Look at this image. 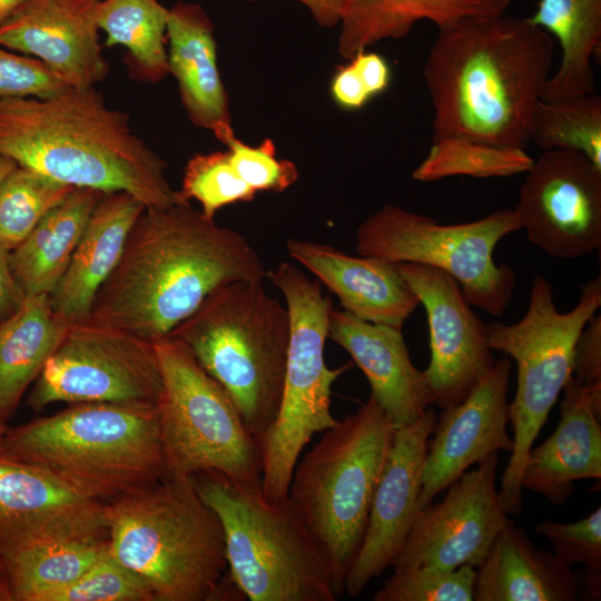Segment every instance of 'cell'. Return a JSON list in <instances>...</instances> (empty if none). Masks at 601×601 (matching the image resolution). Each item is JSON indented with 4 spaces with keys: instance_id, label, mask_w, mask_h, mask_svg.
<instances>
[{
    "instance_id": "cell-18",
    "label": "cell",
    "mask_w": 601,
    "mask_h": 601,
    "mask_svg": "<svg viewBox=\"0 0 601 601\" xmlns=\"http://www.w3.org/2000/svg\"><path fill=\"white\" fill-rule=\"evenodd\" d=\"M511 358L495 361L460 403L442 411L428 439L420 508L430 504L470 466L500 451L512 452L508 433Z\"/></svg>"
},
{
    "instance_id": "cell-29",
    "label": "cell",
    "mask_w": 601,
    "mask_h": 601,
    "mask_svg": "<svg viewBox=\"0 0 601 601\" xmlns=\"http://www.w3.org/2000/svg\"><path fill=\"white\" fill-rule=\"evenodd\" d=\"M51 308L49 295L27 296L0 322V420L8 422L32 382L70 328Z\"/></svg>"
},
{
    "instance_id": "cell-13",
    "label": "cell",
    "mask_w": 601,
    "mask_h": 601,
    "mask_svg": "<svg viewBox=\"0 0 601 601\" xmlns=\"http://www.w3.org/2000/svg\"><path fill=\"white\" fill-rule=\"evenodd\" d=\"M161 374L154 342L89 322L72 324L28 395L40 412L55 402L157 403Z\"/></svg>"
},
{
    "instance_id": "cell-21",
    "label": "cell",
    "mask_w": 601,
    "mask_h": 601,
    "mask_svg": "<svg viewBox=\"0 0 601 601\" xmlns=\"http://www.w3.org/2000/svg\"><path fill=\"white\" fill-rule=\"evenodd\" d=\"M560 420L554 432L531 447L521 487L564 503L579 480H601V382L585 385L571 376L562 390Z\"/></svg>"
},
{
    "instance_id": "cell-7",
    "label": "cell",
    "mask_w": 601,
    "mask_h": 601,
    "mask_svg": "<svg viewBox=\"0 0 601 601\" xmlns=\"http://www.w3.org/2000/svg\"><path fill=\"white\" fill-rule=\"evenodd\" d=\"M396 427L375 398L337 420L299 456L287 499L304 521L338 594L364 540Z\"/></svg>"
},
{
    "instance_id": "cell-31",
    "label": "cell",
    "mask_w": 601,
    "mask_h": 601,
    "mask_svg": "<svg viewBox=\"0 0 601 601\" xmlns=\"http://www.w3.org/2000/svg\"><path fill=\"white\" fill-rule=\"evenodd\" d=\"M108 552V539L52 541L0 552L1 601H47Z\"/></svg>"
},
{
    "instance_id": "cell-45",
    "label": "cell",
    "mask_w": 601,
    "mask_h": 601,
    "mask_svg": "<svg viewBox=\"0 0 601 601\" xmlns=\"http://www.w3.org/2000/svg\"><path fill=\"white\" fill-rule=\"evenodd\" d=\"M255 1V0H247ZM305 4L322 27L338 24L346 0H296Z\"/></svg>"
},
{
    "instance_id": "cell-19",
    "label": "cell",
    "mask_w": 601,
    "mask_h": 601,
    "mask_svg": "<svg viewBox=\"0 0 601 601\" xmlns=\"http://www.w3.org/2000/svg\"><path fill=\"white\" fill-rule=\"evenodd\" d=\"M105 506L35 466L0 455V552L108 539Z\"/></svg>"
},
{
    "instance_id": "cell-42",
    "label": "cell",
    "mask_w": 601,
    "mask_h": 601,
    "mask_svg": "<svg viewBox=\"0 0 601 601\" xmlns=\"http://www.w3.org/2000/svg\"><path fill=\"white\" fill-rule=\"evenodd\" d=\"M68 87L40 60L0 45V99L46 98Z\"/></svg>"
},
{
    "instance_id": "cell-49",
    "label": "cell",
    "mask_w": 601,
    "mask_h": 601,
    "mask_svg": "<svg viewBox=\"0 0 601 601\" xmlns=\"http://www.w3.org/2000/svg\"><path fill=\"white\" fill-rule=\"evenodd\" d=\"M0 601H1V590H0Z\"/></svg>"
},
{
    "instance_id": "cell-6",
    "label": "cell",
    "mask_w": 601,
    "mask_h": 601,
    "mask_svg": "<svg viewBox=\"0 0 601 601\" xmlns=\"http://www.w3.org/2000/svg\"><path fill=\"white\" fill-rule=\"evenodd\" d=\"M263 282L218 288L167 335L220 384L257 443L279 410L289 342L287 307Z\"/></svg>"
},
{
    "instance_id": "cell-5",
    "label": "cell",
    "mask_w": 601,
    "mask_h": 601,
    "mask_svg": "<svg viewBox=\"0 0 601 601\" xmlns=\"http://www.w3.org/2000/svg\"><path fill=\"white\" fill-rule=\"evenodd\" d=\"M105 510L110 554L156 601L246 600L228 573L221 523L194 477L168 476Z\"/></svg>"
},
{
    "instance_id": "cell-44",
    "label": "cell",
    "mask_w": 601,
    "mask_h": 601,
    "mask_svg": "<svg viewBox=\"0 0 601 601\" xmlns=\"http://www.w3.org/2000/svg\"><path fill=\"white\" fill-rule=\"evenodd\" d=\"M26 297L12 276L9 252L0 248V322L12 316Z\"/></svg>"
},
{
    "instance_id": "cell-4",
    "label": "cell",
    "mask_w": 601,
    "mask_h": 601,
    "mask_svg": "<svg viewBox=\"0 0 601 601\" xmlns=\"http://www.w3.org/2000/svg\"><path fill=\"white\" fill-rule=\"evenodd\" d=\"M0 455L104 504L169 476L156 403H75L8 428Z\"/></svg>"
},
{
    "instance_id": "cell-34",
    "label": "cell",
    "mask_w": 601,
    "mask_h": 601,
    "mask_svg": "<svg viewBox=\"0 0 601 601\" xmlns=\"http://www.w3.org/2000/svg\"><path fill=\"white\" fill-rule=\"evenodd\" d=\"M534 159L525 149L496 146L464 137L433 140L425 158L413 170L415 180L431 183L452 176L474 178L525 174Z\"/></svg>"
},
{
    "instance_id": "cell-39",
    "label": "cell",
    "mask_w": 601,
    "mask_h": 601,
    "mask_svg": "<svg viewBox=\"0 0 601 601\" xmlns=\"http://www.w3.org/2000/svg\"><path fill=\"white\" fill-rule=\"evenodd\" d=\"M47 601H156L149 585L108 552Z\"/></svg>"
},
{
    "instance_id": "cell-14",
    "label": "cell",
    "mask_w": 601,
    "mask_h": 601,
    "mask_svg": "<svg viewBox=\"0 0 601 601\" xmlns=\"http://www.w3.org/2000/svg\"><path fill=\"white\" fill-rule=\"evenodd\" d=\"M514 209L528 239L560 259L601 247V168L577 150H544L534 159Z\"/></svg>"
},
{
    "instance_id": "cell-35",
    "label": "cell",
    "mask_w": 601,
    "mask_h": 601,
    "mask_svg": "<svg viewBox=\"0 0 601 601\" xmlns=\"http://www.w3.org/2000/svg\"><path fill=\"white\" fill-rule=\"evenodd\" d=\"M75 188L18 165L0 189V248L18 247Z\"/></svg>"
},
{
    "instance_id": "cell-10",
    "label": "cell",
    "mask_w": 601,
    "mask_h": 601,
    "mask_svg": "<svg viewBox=\"0 0 601 601\" xmlns=\"http://www.w3.org/2000/svg\"><path fill=\"white\" fill-rule=\"evenodd\" d=\"M267 276L285 297L289 314V342L283 395L277 416L259 441L262 493L279 503L288 495L295 465L316 433L336 423L331 412L333 383L352 367H327L324 346L333 303L318 280L283 262Z\"/></svg>"
},
{
    "instance_id": "cell-38",
    "label": "cell",
    "mask_w": 601,
    "mask_h": 601,
    "mask_svg": "<svg viewBox=\"0 0 601 601\" xmlns=\"http://www.w3.org/2000/svg\"><path fill=\"white\" fill-rule=\"evenodd\" d=\"M476 570L462 565L454 570L394 569L373 601H474Z\"/></svg>"
},
{
    "instance_id": "cell-3",
    "label": "cell",
    "mask_w": 601,
    "mask_h": 601,
    "mask_svg": "<svg viewBox=\"0 0 601 601\" xmlns=\"http://www.w3.org/2000/svg\"><path fill=\"white\" fill-rule=\"evenodd\" d=\"M0 154L72 187L129 193L146 207L186 203L167 162L95 87L0 99Z\"/></svg>"
},
{
    "instance_id": "cell-26",
    "label": "cell",
    "mask_w": 601,
    "mask_h": 601,
    "mask_svg": "<svg viewBox=\"0 0 601 601\" xmlns=\"http://www.w3.org/2000/svg\"><path fill=\"white\" fill-rule=\"evenodd\" d=\"M477 568L475 601H574L579 595L572 566L538 548L515 523L497 534Z\"/></svg>"
},
{
    "instance_id": "cell-15",
    "label": "cell",
    "mask_w": 601,
    "mask_h": 601,
    "mask_svg": "<svg viewBox=\"0 0 601 601\" xmlns=\"http://www.w3.org/2000/svg\"><path fill=\"white\" fill-rule=\"evenodd\" d=\"M497 465V453L487 456L453 482L443 500L422 508L393 569L479 566L497 534L514 523L496 489Z\"/></svg>"
},
{
    "instance_id": "cell-48",
    "label": "cell",
    "mask_w": 601,
    "mask_h": 601,
    "mask_svg": "<svg viewBox=\"0 0 601 601\" xmlns=\"http://www.w3.org/2000/svg\"><path fill=\"white\" fill-rule=\"evenodd\" d=\"M7 427H8V426H7V423L0 420V437H1V435L4 433V431L7 430Z\"/></svg>"
},
{
    "instance_id": "cell-43",
    "label": "cell",
    "mask_w": 601,
    "mask_h": 601,
    "mask_svg": "<svg viewBox=\"0 0 601 601\" xmlns=\"http://www.w3.org/2000/svg\"><path fill=\"white\" fill-rule=\"evenodd\" d=\"M572 376L585 385L601 382V316L590 317L579 334L572 362Z\"/></svg>"
},
{
    "instance_id": "cell-8",
    "label": "cell",
    "mask_w": 601,
    "mask_h": 601,
    "mask_svg": "<svg viewBox=\"0 0 601 601\" xmlns=\"http://www.w3.org/2000/svg\"><path fill=\"white\" fill-rule=\"evenodd\" d=\"M224 531L228 573L249 601H335L333 577L304 521L286 497L267 501L262 491L224 475L193 476Z\"/></svg>"
},
{
    "instance_id": "cell-33",
    "label": "cell",
    "mask_w": 601,
    "mask_h": 601,
    "mask_svg": "<svg viewBox=\"0 0 601 601\" xmlns=\"http://www.w3.org/2000/svg\"><path fill=\"white\" fill-rule=\"evenodd\" d=\"M530 141L543 150L580 151L601 168L600 95L540 99L531 118Z\"/></svg>"
},
{
    "instance_id": "cell-1",
    "label": "cell",
    "mask_w": 601,
    "mask_h": 601,
    "mask_svg": "<svg viewBox=\"0 0 601 601\" xmlns=\"http://www.w3.org/2000/svg\"><path fill=\"white\" fill-rule=\"evenodd\" d=\"M266 276L245 235L217 225L189 201L146 207L85 321L154 342L218 288Z\"/></svg>"
},
{
    "instance_id": "cell-32",
    "label": "cell",
    "mask_w": 601,
    "mask_h": 601,
    "mask_svg": "<svg viewBox=\"0 0 601 601\" xmlns=\"http://www.w3.org/2000/svg\"><path fill=\"white\" fill-rule=\"evenodd\" d=\"M169 9L157 0H102L97 23L106 35V46L126 48L125 63L130 77L156 83L169 75L167 21Z\"/></svg>"
},
{
    "instance_id": "cell-40",
    "label": "cell",
    "mask_w": 601,
    "mask_h": 601,
    "mask_svg": "<svg viewBox=\"0 0 601 601\" xmlns=\"http://www.w3.org/2000/svg\"><path fill=\"white\" fill-rule=\"evenodd\" d=\"M347 60L335 70L329 91L338 107L356 111L387 90L392 69L385 57L367 49Z\"/></svg>"
},
{
    "instance_id": "cell-41",
    "label": "cell",
    "mask_w": 601,
    "mask_h": 601,
    "mask_svg": "<svg viewBox=\"0 0 601 601\" xmlns=\"http://www.w3.org/2000/svg\"><path fill=\"white\" fill-rule=\"evenodd\" d=\"M225 146L236 173L256 193H282L298 179L296 165L279 159L275 144L268 138L252 146L234 136Z\"/></svg>"
},
{
    "instance_id": "cell-11",
    "label": "cell",
    "mask_w": 601,
    "mask_h": 601,
    "mask_svg": "<svg viewBox=\"0 0 601 601\" xmlns=\"http://www.w3.org/2000/svg\"><path fill=\"white\" fill-rule=\"evenodd\" d=\"M154 346L161 374L156 404L169 476L215 472L262 491L258 443L226 391L180 341L165 336Z\"/></svg>"
},
{
    "instance_id": "cell-22",
    "label": "cell",
    "mask_w": 601,
    "mask_h": 601,
    "mask_svg": "<svg viewBox=\"0 0 601 601\" xmlns=\"http://www.w3.org/2000/svg\"><path fill=\"white\" fill-rule=\"evenodd\" d=\"M328 337L361 368L371 395L396 428L414 423L433 404L424 373L413 364L402 329L333 308Z\"/></svg>"
},
{
    "instance_id": "cell-28",
    "label": "cell",
    "mask_w": 601,
    "mask_h": 601,
    "mask_svg": "<svg viewBox=\"0 0 601 601\" xmlns=\"http://www.w3.org/2000/svg\"><path fill=\"white\" fill-rule=\"evenodd\" d=\"M101 195L76 187L9 253L12 276L26 296L49 295L55 289Z\"/></svg>"
},
{
    "instance_id": "cell-37",
    "label": "cell",
    "mask_w": 601,
    "mask_h": 601,
    "mask_svg": "<svg viewBox=\"0 0 601 601\" xmlns=\"http://www.w3.org/2000/svg\"><path fill=\"white\" fill-rule=\"evenodd\" d=\"M534 531L551 542L556 558L571 566L584 568L578 577L579 582H583L594 599H600L601 508L573 523L540 522Z\"/></svg>"
},
{
    "instance_id": "cell-2",
    "label": "cell",
    "mask_w": 601,
    "mask_h": 601,
    "mask_svg": "<svg viewBox=\"0 0 601 601\" xmlns=\"http://www.w3.org/2000/svg\"><path fill=\"white\" fill-rule=\"evenodd\" d=\"M553 56L552 36L528 18L501 13L440 28L423 68L433 140L526 149Z\"/></svg>"
},
{
    "instance_id": "cell-20",
    "label": "cell",
    "mask_w": 601,
    "mask_h": 601,
    "mask_svg": "<svg viewBox=\"0 0 601 601\" xmlns=\"http://www.w3.org/2000/svg\"><path fill=\"white\" fill-rule=\"evenodd\" d=\"M99 1L27 0L0 23V45L40 60L68 87H95L109 71L99 41Z\"/></svg>"
},
{
    "instance_id": "cell-25",
    "label": "cell",
    "mask_w": 601,
    "mask_h": 601,
    "mask_svg": "<svg viewBox=\"0 0 601 601\" xmlns=\"http://www.w3.org/2000/svg\"><path fill=\"white\" fill-rule=\"evenodd\" d=\"M146 206L126 191L102 193L71 260L49 294L52 311L66 323L83 322L93 298L115 269L127 235Z\"/></svg>"
},
{
    "instance_id": "cell-16",
    "label": "cell",
    "mask_w": 601,
    "mask_h": 601,
    "mask_svg": "<svg viewBox=\"0 0 601 601\" xmlns=\"http://www.w3.org/2000/svg\"><path fill=\"white\" fill-rule=\"evenodd\" d=\"M426 312L431 359L423 371L433 404L460 403L493 366L486 324L471 308L459 283L423 264H395Z\"/></svg>"
},
{
    "instance_id": "cell-30",
    "label": "cell",
    "mask_w": 601,
    "mask_h": 601,
    "mask_svg": "<svg viewBox=\"0 0 601 601\" xmlns=\"http://www.w3.org/2000/svg\"><path fill=\"white\" fill-rule=\"evenodd\" d=\"M528 20L553 35L562 50L560 65L546 80L541 99L597 92L591 60L600 57L601 0H540Z\"/></svg>"
},
{
    "instance_id": "cell-17",
    "label": "cell",
    "mask_w": 601,
    "mask_h": 601,
    "mask_svg": "<svg viewBox=\"0 0 601 601\" xmlns=\"http://www.w3.org/2000/svg\"><path fill=\"white\" fill-rule=\"evenodd\" d=\"M437 416L431 406L414 423L395 430L385 466L373 495L367 528L344 591L359 595L392 566L421 510L418 499L428 439Z\"/></svg>"
},
{
    "instance_id": "cell-36",
    "label": "cell",
    "mask_w": 601,
    "mask_h": 601,
    "mask_svg": "<svg viewBox=\"0 0 601 601\" xmlns=\"http://www.w3.org/2000/svg\"><path fill=\"white\" fill-rule=\"evenodd\" d=\"M178 191L186 201L197 200L209 218L225 206L252 201L257 194L236 173L227 150L194 155Z\"/></svg>"
},
{
    "instance_id": "cell-9",
    "label": "cell",
    "mask_w": 601,
    "mask_h": 601,
    "mask_svg": "<svg viewBox=\"0 0 601 601\" xmlns=\"http://www.w3.org/2000/svg\"><path fill=\"white\" fill-rule=\"evenodd\" d=\"M600 306V276L582 286L579 302L570 312L560 313L551 283L538 275L522 319L515 324H486L490 348L516 363L518 385L509 404L513 450L499 490L510 515L522 510L520 480L526 455L572 376L575 341Z\"/></svg>"
},
{
    "instance_id": "cell-24",
    "label": "cell",
    "mask_w": 601,
    "mask_h": 601,
    "mask_svg": "<svg viewBox=\"0 0 601 601\" xmlns=\"http://www.w3.org/2000/svg\"><path fill=\"white\" fill-rule=\"evenodd\" d=\"M168 70L178 83L189 120L224 145L235 132L228 95L217 62L211 20L199 4L178 2L167 21Z\"/></svg>"
},
{
    "instance_id": "cell-12",
    "label": "cell",
    "mask_w": 601,
    "mask_h": 601,
    "mask_svg": "<svg viewBox=\"0 0 601 601\" xmlns=\"http://www.w3.org/2000/svg\"><path fill=\"white\" fill-rule=\"evenodd\" d=\"M520 229V219L510 208L474 221L442 225L426 215L384 205L358 226L355 248L358 255L393 264L439 268L459 283L471 306L501 316L512 298L516 273L496 264L493 252L503 237Z\"/></svg>"
},
{
    "instance_id": "cell-23",
    "label": "cell",
    "mask_w": 601,
    "mask_h": 601,
    "mask_svg": "<svg viewBox=\"0 0 601 601\" xmlns=\"http://www.w3.org/2000/svg\"><path fill=\"white\" fill-rule=\"evenodd\" d=\"M289 256L312 272L359 319L402 329L420 300L395 264L351 256L321 243L289 238Z\"/></svg>"
},
{
    "instance_id": "cell-27",
    "label": "cell",
    "mask_w": 601,
    "mask_h": 601,
    "mask_svg": "<svg viewBox=\"0 0 601 601\" xmlns=\"http://www.w3.org/2000/svg\"><path fill=\"white\" fill-rule=\"evenodd\" d=\"M513 0H346L337 50L346 60L380 41L402 39L423 20L444 28L462 19L505 13Z\"/></svg>"
},
{
    "instance_id": "cell-46",
    "label": "cell",
    "mask_w": 601,
    "mask_h": 601,
    "mask_svg": "<svg viewBox=\"0 0 601 601\" xmlns=\"http://www.w3.org/2000/svg\"><path fill=\"white\" fill-rule=\"evenodd\" d=\"M18 167L11 158L0 154V189L7 177Z\"/></svg>"
},
{
    "instance_id": "cell-47",
    "label": "cell",
    "mask_w": 601,
    "mask_h": 601,
    "mask_svg": "<svg viewBox=\"0 0 601 601\" xmlns=\"http://www.w3.org/2000/svg\"><path fill=\"white\" fill-rule=\"evenodd\" d=\"M27 0H0V23Z\"/></svg>"
}]
</instances>
